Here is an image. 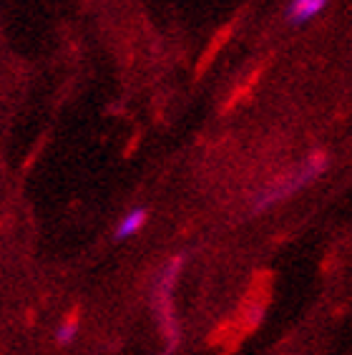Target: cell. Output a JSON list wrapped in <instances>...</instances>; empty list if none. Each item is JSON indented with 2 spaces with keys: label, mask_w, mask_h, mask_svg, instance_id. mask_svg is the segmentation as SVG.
Masks as SVG:
<instances>
[{
  "label": "cell",
  "mask_w": 352,
  "mask_h": 355,
  "mask_svg": "<svg viewBox=\"0 0 352 355\" xmlns=\"http://www.w3.org/2000/svg\"><path fill=\"white\" fill-rule=\"evenodd\" d=\"M327 6H330V0H290V6L285 10V21L292 28L307 26L317 15L325 13Z\"/></svg>",
  "instance_id": "cell-3"
},
{
  "label": "cell",
  "mask_w": 352,
  "mask_h": 355,
  "mask_svg": "<svg viewBox=\"0 0 352 355\" xmlns=\"http://www.w3.org/2000/svg\"><path fill=\"white\" fill-rule=\"evenodd\" d=\"M330 169V154L325 151H310L299 164L290 166L282 174L267 182L262 189L254 191V197L249 202V212L252 214H264L270 212L272 207L282 205L285 199L294 197L297 191L307 189L310 184H315L325 171Z\"/></svg>",
  "instance_id": "cell-1"
},
{
  "label": "cell",
  "mask_w": 352,
  "mask_h": 355,
  "mask_svg": "<svg viewBox=\"0 0 352 355\" xmlns=\"http://www.w3.org/2000/svg\"><path fill=\"white\" fill-rule=\"evenodd\" d=\"M78 333H81V322H78V318H76V315H68L66 320L58 322V328H55V333H53V340L58 343L61 348H68V345L78 338Z\"/></svg>",
  "instance_id": "cell-5"
},
{
  "label": "cell",
  "mask_w": 352,
  "mask_h": 355,
  "mask_svg": "<svg viewBox=\"0 0 352 355\" xmlns=\"http://www.w3.org/2000/svg\"><path fill=\"white\" fill-rule=\"evenodd\" d=\"M146 222H149L146 207H134V209H129V212L118 219V225L114 230V239L116 242H123V239L134 237V234H139L146 227Z\"/></svg>",
  "instance_id": "cell-4"
},
{
  "label": "cell",
  "mask_w": 352,
  "mask_h": 355,
  "mask_svg": "<svg viewBox=\"0 0 352 355\" xmlns=\"http://www.w3.org/2000/svg\"><path fill=\"white\" fill-rule=\"evenodd\" d=\"M184 254H174L159 267L151 285V308H154L156 325L161 333V355H174L182 345V325L174 310V293L184 272Z\"/></svg>",
  "instance_id": "cell-2"
}]
</instances>
